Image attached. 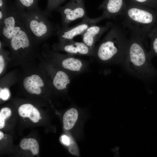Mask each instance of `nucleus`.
<instances>
[{
  "instance_id": "nucleus-1",
  "label": "nucleus",
  "mask_w": 157,
  "mask_h": 157,
  "mask_svg": "<svg viewBox=\"0 0 157 157\" xmlns=\"http://www.w3.org/2000/svg\"><path fill=\"white\" fill-rule=\"evenodd\" d=\"M145 40L139 35L131 32L122 62L133 75L139 78L149 80L157 76V70L153 65L151 58L144 47Z\"/></svg>"
},
{
  "instance_id": "nucleus-2",
  "label": "nucleus",
  "mask_w": 157,
  "mask_h": 157,
  "mask_svg": "<svg viewBox=\"0 0 157 157\" xmlns=\"http://www.w3.org/2000/svg\"><path fill=\"white\" fill-rule=\"evenodd\" d=\"M126 1V9L121 15L122 25L145 40L150 32L157 26V10L132 0Z\"/></svg>"
},
{
  "instance_id": "nucleus-3",
  "label": "nucleus",
  "mask_w": 157,
  "mask_h": 157,
  "mask_svg": "<svg viewBox=\"0 0 157 157\" xmlns=\"http://www.w3.org/2000/svg\"><path fill=\"white\" fill-rule=\"evenodd\" d=\"M124 30L113 24L101 41L95 47L94 56L104 63L122 62L129 41Z\"/></svg>"
},
{
  "instance_id": "nucleus-4",
  "label": "nucleus",
  "mask_w": 157,
  "mask_h": 157,
  "mask_svg": "<svg viewBox=\"0 0 157 157\" xmlns=\"http://www.w3.org/2000/svg\"><path fill=\"white\" fill-rule=\"evenodd\" d=\"M20 11L26 28L38 44L52 36L57 35L60 25L51 22L43 10L38 8Z\"/></svg>"
},
{
  "instance_id": "nucleus-5",
  "label": "nucleus",
  "mask_w": 157,
  "mask_h": 157,
  "mask_svg": "<svg viewBox=\"0 0 157 157\" xmlns=\"http://www.w3.org/2000/svg\"><path fill=\"white\" fill-rule=\"evenodd\" d=\"M36 42L24 25L10 41L9 46L11 56L14 58L30 57L36 54Z\"/></svg>"
},
{
  "instance_id": "nucleus-6",
  "label": "nucleus",
  "mask_w": 157,
  "mask_h": 157,
  "mask_svg": "<svg viewBox=\"0 0 157 157\" xmlns=\"http://www.w3.org/2000/svg\"><path fill=\"white\" fill-rule=\"evenodd\" d=\"M20 11L13 3L9 6L6 16L0 23V35L5 45H8L10 40L23 27Z\"/></svg>"
},
{
  "instance_id": "nucleus-7",
  "label": "nucleus",
  "mask_w": 157,
  "mask_h": 157,
  "mask_svg": "<svg viewBox=\"0 0 157 157\" xmlns=\"http://www.w3.org/2000/svg\"><path fill=\"white\" fill-rule=\"evenodd\" d=\"M42 54L51 58L54 63L70 74H78L83 72L87 67L85 61L73 55L63 54L50 49L48 45L43 47Z\"/></svg>"
},
{
  "instance_id": "nucleus-8",
  "label": "nucleus",
  "mask_w": 157,
  "mask_h": 157,
  "mask_svg": "<svg viewBox=\"0 0 157 157\" xmlns=\"http://www.w3.org/2000/svg\"><path fill=\"white\" fill-rule=\"evenodd\" d=\"M55 11L59 13L63 28L69 27L70 23L79 18L88 17L84 0H71L63 6H60Z\"/></svg>"
},
{
  "instance_id": "nucleus-9",
  "label": "nucleus",
  "mask_w": 157,
  "mask_h": 157,
  "mask_svg": "<svg viewBox=\"0 0 157 157\" xmlns=\"http://www.w3.org/2000/svg\"><path fill=\"white\" fill-rule=\"evenodd\" d=\"M52 47L55 51H63L72 55L94 56V51L85 43L74 40H58V42L54 44Z\"/></svg>"
},
{
  "instance_id": "nucleus-10",
  "label": "nucleus",
  "mask_w": 157,
  "mask_h": 157,
  "mask_svg": "<svg viewBox=\"0 0 157 157\" xmlns=\"http://www.w3.org/2000/svg\"><path fill=\"white\" fill-rule=\"evenodd\" d=\"M99 22L98 17L90 18L88 16L73 26L66 28L60 27L57 34L58 40H73L76 36L81 35L90 26Z\"/></svg>"
},
{
  "instance_id": "nucleus-11",
  "label": "nucleus",
  "mask_w": 157,
  "mask_h": 157,
  "mask_svg": "<svg viewBox=\"0 0 157 157\" xmlns=\"http://www.w3.org/2000/svg\"><path fill=\"white\" fill-rule=\"evenodd\" d=\"M126 7V0H103L97 8L103 11L102 14L99 17L100 21L115 19L122 14Z\"/></svg>"
},
{
  "instance_id": "nucleus-12",
  "label": "nucleus",
  "mask_w": 157,
  "mask_h": 157,
  "mask_svg": "<svg viewBox=\"0 0 157 157\" xmlns=\"http://www.w3.org/2000/svg\"><path fill=\"white\" fill-rule=\"evenodd\" d=\"M113 24L111 22H108L103 26H98L96 24L90 26L81 35L83 42L94 51L96 42Z\"/></svg>"
},
{
  "instance_id": "nucleus-13",
  "label": "nucleus",
  "mask_w": 157,
  "mask_h": 157,
  "mask_svg": "<svg viewBox=\"0 0 157 157\" xmlns=\"http://www.w3.org/2000/svg\"><path fill=\"white\" fill-rule=\"evenodd\" d=\"M51 72L53 86L59 90L66 89L71 81L70 74L54 63L52 66Z\"/></svg>"
},
{
  "instance_id": "nucleus-14",
  "label": "nucleus",
  "mask_w": 157,
  "mask_h": 157,
  "mask_svg": "<svg viewBox=\"0 0 157 157\" xmlns=\"http://www.w3.org/2000/svg\"><path fill=\"white\" fill-rule=\"evenodd\" d=\"M23 85L25 89L29 93L38 95L41 92L44 83L39 75L33 74L24 78Z\"/></svg>"
},
{
  "instance_id": "nucleus-15",
  "label": "nucleus",
  "mask_w": 157,
  "mask_h": 157,
  "mask_svg": "<svg viewBox=\"0 0 157 157\" xmlns=\"http://www.w3.org/2000/svg\"><path fill=\"white\" fill-rule=\"evenodd\" d=\"M18 112L21 117H28L34 123L38 122L41 118L38 109L30 104L22 105L18 108Z\"/></svg>"
},
{
  "instance_id": "nucleus-16",
  "label": "nucleus",
  "mask_w": 157,
  "mask_h": 157,
  "mask_svg": "<svg viewBox=\"0 0 157 157\" xmlns=\"http://www.w3.org/2000/svg\"><path fill=\"white\" fill-rule=\"evenodd\" d=\"M78 116L77 110L72 108L70 109L64 113L63 122L64 128L67 130L71 129L74 125Z\"/></svg>"
},
{
  "instance_id": "nucleus-17",
  "label": "nucleus",
  "mask_w": 157,
  "mask_h": 157,
  "mask_svg": "<svg viewBox=\"0 0 157 157\" xmlns=\"http://www.w3.org/2000/svg\"><path fill=\"white\" fill-rule=\"evenodd\" d=\"M38 0H14L16 8L21 11L29 10L38 8Z\"/></svg>"
},
{
  "instance_id": "nucleus-18",
  "label": "nucleus",
  "mask_w": 157,
  "mask_h": 157,
  "mask_svg": "<svg viewBox=\"0 0 157 157\" xmlns=\"http://www.w3.org/2000/svg\"><path fill=\"white\" fill-rule=\"evenodd\" d=\"M20 147L24 150H29L33 155H36L39 152V147L37 141L32 138L23 139L20 144Z\"/></svg>"
},
{
  "instance_id": "nucleus-19",
  "label": "nucleus",
  "mask_w": 157,
  "mask_h": 157,
  "mask_svg": "<svg viewBox=\"0 0 157 157\" xmlns=\"http://www.w3.org/2000/svg\"><path fill=\"white\" fill-rule=\"evenodd\" d=\"M148 38L150 40V49L149 54L152 58L154 56H157V26L150 32Z\"/></svg>"
},
{
  "instance_id": "nucleus-20",
  "label": "nucleus",
  "mask_w": 157,
  "mask_h": 157,
  "mask_svg": "<svg viewBox=\"0 0 157 157\" xmlns=\"http://www.w3.org/2000/svg\"><path fill=\"white\" fill-rule=\"evenodd\" d=\"M66 0H47L46 8L43 10L48 17L50 16L52 13L55 10Z\"/></svg>"
},
{
  "instance_id": "nucleus-21",
  "label": "nucleus",
  "mask_w": 157,
  "mask_h": 157,
  "mask_svg": "<svg viewBox=\"0 0 157 157\" xmlns=\"http://www.w3.org/2000/svg\"><path fill=\"white\" fill-rule=\"evenodd\" d=\"M11 110L7 107L2 108L0 111V129L3 128L5 126V120L11 115Z\"/></svg>"
},
{
  "instance_id": "nucleus-22",
  "label": "nucleus",
  "mask_w": 157,
  "mask_h": 157,
  "mask_svg": "<svg viewBox=\"0 0 157 157\" xmlns=\"http://www.w3.org/2000/svg\"><path fill=\"white\" fill-rule=\"evenodd\" d=\"M138 3L157 10V0H132Z\"/></svg>"
},
{
  "instance_id": "nucleus-23",
  "label": "nucleus",
  "mask_w": 157,
  "mask_h": 157,
  "mask_svg": "<svg viewBox=\"0 0 157 157\" xmlns=\"http://www.w3.org/2000/svg\"><path fill=\"white\" fill-rule=\"evenodd\" d=\"M10 96V93L8 89L5 88L2 89L0 88V98L3 100L7 99Z\"/></svg>"
},
{
  "instance_id": "nucleus-24",
  "label": "nucleus",
  "mask_w": 157,
  "mask_h": 157,
  "mask_svg": "<svg viewBox=\"0 0 157 157\" xmlns=\"http://www.w3.org/2000/svg\"><path fill=\"white\" fill-rule=\"evenodd\" d=\"M61 142L64 144L69 146L70 144V140L69 138L65 135H63L61 138Z\"/></svg>"
},
{
  "instance_id": "nucleus-25",
  "label": "nucleus",
  "mask_w": 157,
  "mask_h": 157,
  "mask_svg": "<svg viewBox=\"0 0 157 157\" xmlns=\"http://www.w3.org/2000/svg\"><path fill=\"white\" fill-rule=\"evenodd\" d=\"M3 137V134L1 131H0V140H1Z\"/></svg>"
}]
</instances>
